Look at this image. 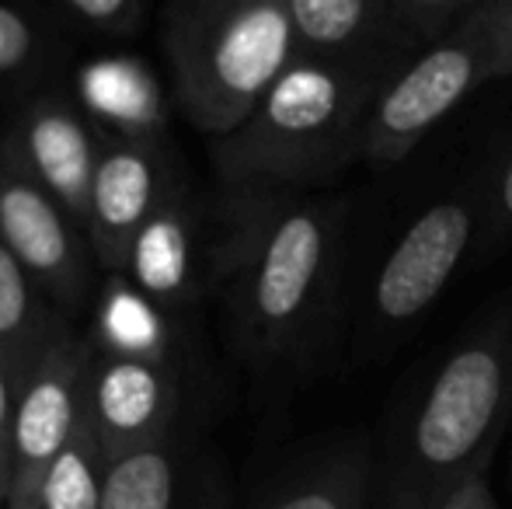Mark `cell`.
<instances>
[{
	"mask_svg": "<svg viewBox=\"0 0 512 509\" xmlns=\"http://www.w3.org/2000/svg\"><path fill=\"white\" fill-rule=\"evenodd\" d=\"M220 297L237 360L265 381L317 370L349 318V203L335 192L227 196Z\"/></svg>",
	"mask_w": 512,
	"mask_h": 509,
	"instance_id": "obj_1",
	"label": "cell"
},
{
	"mask_svg": "<svg viewBox=\"0 0 512 509\" xmlns=\"http://www.w3.org/2000/svg\"><path fill=\"white\" fill-rule=\"evenodd\" d=\"M509 422L512 307H495L446 349L373 447L370 509H443L492 468Z\"/></svg>",
	"mask_w": 512,
	"mask_h": 509,
	"instance_id": "obj_2",
	"label": "cell"
},
{
	"mask_svg": "<svg viewBox=\"0 0 512 509\" xmlns=\"http://www.w3.org/2000/svg\"><path fill=\"white\" fill-rule=\"evenodd\" d=\"M398 63L297 56L258 109L213 140L220 192L248 199L328 192L342 171L363 164L373 95Z\"/></svg>",
	"mask_w": 512,
	"mask_h": 509,
	"instance_id": "obj_3",
	"label": "cell"
},
{
	"mask_svg": "<svg viewBox=\"0 0 512 509\" xmlns=\"http://www.w3.org/2000/svg\"><path fill=\"white\" fill-rule=\"evenodd\" d=\"M161 46L178 112L223 140L300 56L290 0H175Z\"/></svg>",
	"mask_w": 512,
	"mask_h": 509,
	"instance_id": "obj_4",
	"label": "cell"
},
{
	"mask_svg": "<svg viewBox=\"0 0 512 509\" xmlns=\"http://www.w3.org/2000/svg\"><path fill=\"white\" fill-rule=\"evenodd\" d=\"M485 224L481 171L460 178L408 220L405 231L377 258L352 304V346L359 360L384 356L408 339L453 283L474 245L485 241Z\"/></svg>",
	"mask_w": 512,
	"mask_h": 509,
	"instance_id": "obj_5",
	"label": "cell"
},
{
	"mask_svg": "<svg viewBox=\"0 0 512 509\" xmlns=\"http://www.w3.org/2000/svg\"><path fill=\"white\" fill-rule=\"evenodd\" d=\"M481 4L457 35L411 53L377 88L363 129L366 168H398L474 91L499 81V56Z\"/></svg>",
	"mask_w": 512,
	"mask_h": 509,
	"instance_id": "obj_6",
	"label": "cell"
},
{
	"mask_svg": "<svg viewBox=\"0 0 512 509\" xmlns=\"http://www.w3.org/2000/svg\"><path fill=\"white\" fill-rule=\"evenodd\" d=\"M0 241L32 272L49 304L77 321L95 300L102 269L84 227L35 182L0 136Z\"/></svg>",
	"mask_w": 512,
	"mask_h": 509,
	"instance_id": "obj_7",
	"label": "cell"
},
{
	"mask_svg": "<svg viewBox=\"0 0 512 509\" xmlns=\"http://www.w3.org/2000/svg\"><path fill=\"white\" fill-rule=\"evenodd\" d=\"M220 252V199L199 196L189 182L136 234L122 276L164 314L196 321L199 307L220 290Z\"/></svg>",
	"mask_w": 512,
	"mask_h": 509,
	"instance_id": "obj_8",
	"label": "cell"
},
{
	"mask_svg": "<svg viewBox=\"0 0 512 509\" xmlns=\"http://www.w3.org/2000/svg\"><path fill=\"white\" fill-rule=\"evenodd\" d=\"M91 342L81 325H67L21 384L11 436V492L4 509H28L56 457L88 419Z\"/></svg>",
	"mask_w": 512,
	"mask_h": 509,
	"instance_id": "obj_9",
	"label": "cell"
},
{
	"mask_svg": "<svg viewBox=\"0 0 512 509\" xmlns=\"http://www.w3.org/2000/svg\"><path fill=\"white\" fill-rule=\"evenodd\" d=\"M192 384L196 367L185 363L112 353L91 356L88 422L108 461L150 447L182 426H196L189 419Z\"/></svg>",
	"mask_w": 512,
	"mask_h": 509,
	"instance_id": "obj_10",
	"label": "cell"
},
{
	"mask_svg": "<svg viewBox=\"0 0 512 509\" xmlns=\"http://www.w3.org/2000/svg\"><path fill=\"white\" fill-rule=\"evenodd\" d=\"M0 136L28 175L84 227L105 136L84 116L77 98L60 84H49L11 105Z\"/></svg>",
	"mask_w": 512,
	"mask_h": 509,
	"instance_id": "obj_11",
	"label": "cell"
},
{
	"mask_svg": "<svg viewBox=\"0 0 512 509\" xmlns=\"http://www.w3.org/2000/svg\"><path fill=\"white\" fill-rule=\"evenodd\" d=\"M182 185H189V175L171 143L105 140L84 220L98 269H126L136 234Z\"/></svg>",
	"mask_w": 512,
	"mask_h": 509,
	"instance_id": "obj_12",
	"label": "cell"
},
{
	"mask_svg": "<svg viewBox=\"0 0 512 509\" xmlns=\"http://www.w3.org/2000/svg\"><path fill=\"white\" fill-rule=\"evenodd\" d=\"M105 509H227L220 454L199 426L108 461Z\"/></svg>",
	"mask_w": 512,
	"mask_h": 509,
	"instance_id": "obj_13",
	"label": "cell"
},
{
	"mask_svg": "<svg viewBox=\"0 0 512 509\" xmlns=\"http://www.w3.org/2000/svg\"><path fill=\"white\" fill-rule=\"evenodd\" d=\"M88 335L95 353L140 356L196 367V328L150 304L122 272H102L95 300L88 307ZM199 370V367H196Z\"/></svg>",
	"mask_w": 512,
	"mask_h": 509,
	"instance_id": "obj_14",
	"label": "cell"
},
{
	"mask_svg": "<svg viewBox=\"0 0 512 509\" xmlns=\"http://www.w3.org/2000/svg\"><path fill=\"white\" fill-rule=\"evenodd\" d=\"M70 95L105 140L171 143L168 98L154 70L136 56L115 53L88 60L77 70Z\"/></svg>",
	"mask_w": 512,
	"mask_h": 509,
	"instance_id": "obj_15",
	"label": "cell"
},
{
	"mask_svg": "<svg viewBox=\"0 0 512 509\" xmlns=\"http://www.w3.org/2000/svg\"><path fill=\"white\" fill-rule=\"evenodd\" d=\"M370 499L373 447L342 433L283 464L251 509H370Z\"/></svg>",
	"mask_w": 512,
	"mask_h": 509,
	"instance_id": "obj_16",
	"label": "cell"
},
{
	"mask_svg": "<svg viewBox=\"0 0 512 509\" xmlns=\"http://www.w3.org/2000/svg\"><path fill=\"white\" fill-rule=\"evenodd\" d=\"M290 18L300 56L405 60L418 53L394 0H290Z\"/></svg>",
	"mask_w": 512,
	"mask_h": 509,
	"instance_id": "obj_17",
	"label": "cell"
},
{
	"mask_svg": "<svg viewBox=\"0 0 512 509\" xmlns=\"http://www.w3.org/2000/svg\"><path fill=\"white\" fill-rule=\"evenodd\" d=\"M67 325H77V321L63 318L49 304L32 272L0 241V353L7 356L21 384H25L28 370L39 363V356L49 349V342Z\"/></svg>",
	"mask_w": 512,
	"mask_h": 509,
	"instance_id": "obj_18",
	"label": "cell"
},
{
	"mask_svg": "<svg viewBox=\"0 0 512 509\" xmlns=\"http://www.w3.org/2000/svg\"><path fill=\"white\" fill-rule=\"evenodd\" d=\"M67 53L70 42L53 28L42 4H0V91L14 102L56 84Z\"/></svg>",
	"mask_w": 512,
	"mask_h": 509,
	"instance_id": "obj_19",
	"label": "cell"
},
{
	"mask_svg": "<svg viewBox=\"0 0 512 509\" xmlns=\"http://www.w3.org/2000/svg\"><path fill=\"white\" fill-rule=\"evenodd\" d=\"M108 457L91 422L77 429L56 464L46 471L28 509H105Z\"/></svg>",
	"mask_w": 512,
	"mask_h": 509,
	"instance_id": "obj_20",
	"label": "cell"
},
{
	"mask_svg": "<svg viewBox=\"0 0 512 509\" xmlns=\"http://www.w3.org/2000/svg\"><path fill=\"white\" fill-rule=\"evenodd\" d=\"M42 11L70 46L74 42L115 46L136 39L147 28L154 7L147 0H56L42 4Z\"/></svg>",
	"mask_w": 512,
	"mask_h": 509,
	"instance_id": "obj_21",
	"label": "cell"
},
{
	"mask_svg": "<svg viewBox=\"0 0 512 509\" xmlns=\"http://www.w3.org/2000/svg\"><path fill=\"white\" fill-rule=\"evenodd\" d=\"M485 182V241L502 245L512 241V140L502 143L492 161L481 168Z\"/></svg>",
	"mask_w": 512,
	"mask_h": 509,
	"instance_id": "obj_22",
	"label": "cell"
},
{
	"mask_svg": "<svg viewBox=\"0 0 512 509\" xmlns=\"http://www.w3.org/2000/svg\"><path fill=\"white\" fill-rule=\"evenodd\" d=\"M21 398V377L0 353V509L7 506L11 492V436H14V415H18Z\"/></svg>",
	"mask_w": 512,
	"mask_h": 509,
	"instance_id": "obj_23",
	"label": "cell"
},
{
	"mask_svg": "<svg viewBox=\"0 0 512 509\" xmlns=\"http://www.w3.org/2000/svg\"><path fill=\"white\" fill-rule=\"evenodd\" d=\"M488 32L495 39V56H499V77H512V0H485L481 4Z\"/></svg>",
	"mask_w": 512,
	"mask_h": 509,
	"instance_id": "obj_24",
	"label": "cell"
},
{
	"mask_svg": "<svg viewBox=\"0 0 512 509\" xmlns=\"http://www.w3.org/2000/svg\"><path fill=\"white\" fill-rule=\"evenodd\" d=\"M443 509H499V503H495V492H492V482H488V471L478 478H471V482H467Z\"/></svg>",
	"mask_w": 512,
	"mask_h": 509,
	"instance_id": "obj_25",
	"label": "cell"
}]
</instances>
